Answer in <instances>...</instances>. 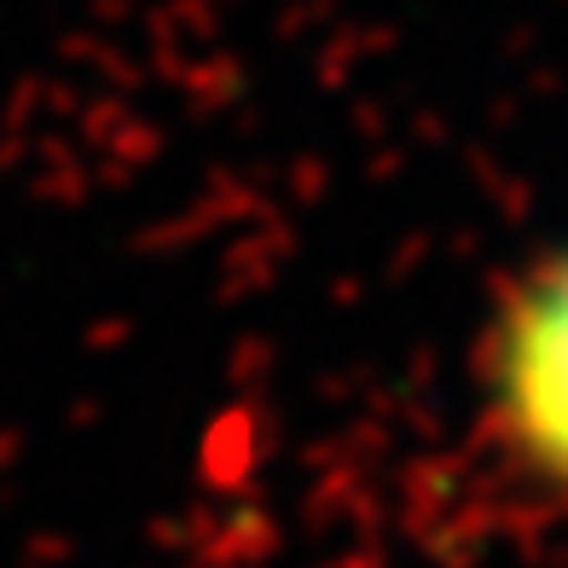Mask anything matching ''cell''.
<instances>
[{
    "label": "cell",
    "instance_id": "6da1fadb",
    "mask_svg": "<svg viewBox=\"0 0 568 568\" xmlns=\"http://www.w3.org/2000/svg\"><path fill=\"white\" fill-rule=\"evenodd\" d=\"M481 372L516 464L568 494V250L510 284L487 331Z\"/></svg>",
    "mask_w": 568,
    "mask_h": 568
}]
</instances>
